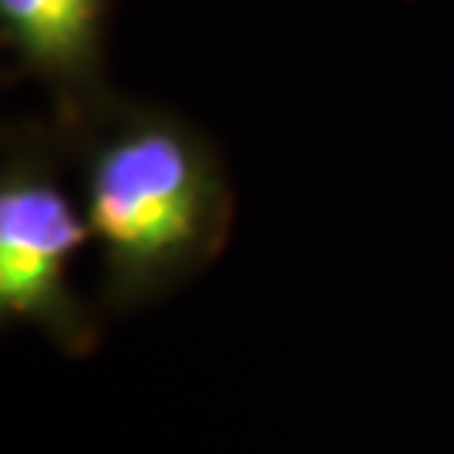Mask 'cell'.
<instances>
[{
  "instance_id": "cell-1",
  "label": "cell",
  "mask_w": 454,
  "mask_h": 454,
  "mask_svg": "<svg viewBox=\"0 0 454 454\" xmlns=\"http://www.w3.org/2000/svg\"><path fill=\"white\" fill-rule=\"evenodd\" d=\"M101 256L105 320L179 293L223 256L236 199L219 152L182 114L121 101L71 142Z\"/></svg>"
},
{
  "instance_id": "cell-2",
  "label": "cell",
  "mask_w": 454,
  "mask_h": 454,
  "mask_svg": "<svg viewBox=\"0 0 454 454\" xmlns=\"http://www.w3.org/2000/svg\"><path fill=\"white\" fill-rule=\"evenodd\" d=\"M67 138L51 121H17L0 155V317L31 326L65 357L101 347L105 313L71 286L74 253L91 239L84 206L61 179Z\"/></svg>"
},
{
  "instance_id": "cell-3",
  "label": "cell",
  "mask_w": 454,
  "mask_h": 454,
  "mask_svg": "<svg viewBox=\"0 0 454 454\" xmlns=\"http://www.w3.org/2000/svg\"><path fill=\"white\" fill-rule=\"evenodd\" d=\"M108 0H0V37L20 74L48 91L71 142L114 105L105 74Z\"/></svg>"
}]
</instances>
